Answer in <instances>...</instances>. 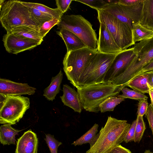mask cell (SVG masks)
<instances>
[{"instance_id":"obj_1","label":"cell","mask_w":153,"mask_h":153,"mask_svg":"<svg viewBox=\"0 0 153 153\" xmlns=\"http://www.w3.org/2000/svg\"><path fill=\"white\" fill-rule=\"evenodd\" d=\"M131 125L127 121L108 116L107 122L97 134L92 146L86 153H105L124 141Z\"/></svg>"},{"instance_id":"obj_2","label":"cell","mask_w":153,"mask_h":153,"mask_svg":"<svg viewBox=\"0 0 153 153\" xmlns=\"http://www.w3.org/2000/svg\"><path fill=\"white\" fill-rule=\"evenodd\" d=\"M0 10L1 23L7 33L26 27L39 31V26L32 19L28 7L21 1H5Z\"/></svg>"},{"instance_id":"obj_3","label":"cell","mask_w":153,"mask_h":153,"mask_svg":"<svg viewBox=\"0 0 153 153\" xmlns=\"http://www.w3.org/2000/svg\"><path fill=\"white\" fill-rule=\"evenodd\" d=\"M124 87L112 83L103 82L76 88L83 108L87 111L97 113L99 105L108 98L119 94Z\"/></svg>"},{"instance_id":"obj_4","label":"cell","mask_w":153,"mask_h":153,"mask_svg":"<svg viewBox=\"0 0 153 153\" xmlns=\"http://www.w3.org/2000/svg\"><path fill=\"white\" fill-rule=\"evenodd\" d=\"M133 48L136 56L122 73L111 81L116 85L125 87L143 67L153 59V37L135 43Z\"/></svg>"},{"instance_id":"obj_5","label":"cell","mask_w":153,"mask_h":153,"mask_svg":"<svg viewBox=\"0 0 153 153\" xmlns=\"http://www.w3.org/2000/svg\"><path fill=\"white\" fill-rule=\"evenodd\" d=\"M57 29L68 30L78 36L87 47L98 50L97 35L92 25L81 15H64L57 25Z\"/></svg>"},{"instance_id":"obj_6","label":"cell","mask_w":153,"mask_h":153,"mask_svg":"<svg viewBox=\"0 0 153 153\" xmlns=\"http://www.w3.org/2000/svg\"><path fill=\"white\" fill-rule=\"evenodd\" d=\"M116 54L97 51L88 63L80 77L79 86L104 82L106 74Z\"/></svg>"},{"instance_id":"obj_7","label":"cell","mask_w":153,"mask_h":153,"mask_svg":"<svg viewBox=\"0 0 153 153\" xmlns=\"http://www.w3.org/2000/svg\"><path fill=\"white\" fill-rule=\"evenodd\" d=\"M97 51L86 47L67 52L63 61V70L68 79L76 88L90 59Z\"/></svg>"},{"instance_id":"obj_8","label":"cell","mask_w":153,"mask_h":153,"mask_svg":"<svg viewBox=\"0 0 153 153\" xmlns=\"http://www.w3.org/2000/svg\"><path fill=\"white\" fill-rule=\"evenodd\" d=\"M100 23L105 25L122 50L134 45L132 28L114 16L102 10H97Z\"/></svg>"},{"instance_id":"obj_9","label":"cell","mask_w":153,"mask_h":153,"mask_svg":"<svg viewBox=\"0 0 153 153\" xmlns=\"http://www.w3.org/2000/svg\"><path fill=\"white\" fill-rule=\"evenodd\" d=\"M0 104V123L3 124H16L30 107L29 98L20 96L6 95Z\"/></svg>"},{"instance_id":"obj_10","label":"cell","mask_w":153,"mask_h":153,"mask_svg":"<svg viewBox=\"0 0 153 153\" xmlns=\"http://www.w3.org/2000/svg\"><path fill=\"white\" fill-rule=\"evenodd\" d=\"M144 1L132 6H126L118 3L108 4L102 10L114 16L132 28L133 24L140 22Z\"/></svg>"},{"instance_id":"obj_11","label":"cell","mask_w":153,"mask_h":153,"mask_svg":"<svg viewBox=\"0 0 153 153\" xmlns=\"http://www.w3.org/2000/svg\"><path fill=\"white\" fill-rule=\"evenodd\" d=\"M136 56L133 47L122 50L117 54L106 74L104 82L110 83L113 79L122 73Z\"/></svg>"},{"instance_id":"obj_12","label":"cell","mask_w":153,"mask_h":153,"mask_svg":"<svg viewBox=\"0 0 153 153\" xmlns=\"http://www.w3.org/2000/svg\"><path fill=\"white\" fill-rule=\"evenodd\" d=\"M2 41L6 51L10 53L16 54L31 50L39 45L36 42L13 33H7L4 35Z\"/></svg>"},{"instance_id":"obj_13","label":"cell","mask_w":153,"mask_h":153,"mask_svg":"<svg viewBox=\"0 0 153 153\" xmlns=\"http://www.w3.org/2000/svg\"><path fill=\"white\" fill-rule=\"evenodd\" d=\"M36 89L27 83H19L5 79H0V94L5 95H31Z\"/></svg>"},{"instance_id":"obj_14","label":"cell","mask_w":153,"mask_h":153,"mask_svg":"<svg viewBox=\"0 0 153 153\" xmlns=\"http://www.w3.org/2000/svg\"><path fill=\"white\" fill-rule=\"evenodd\" d=\"M97 48L98 51L108 54H116L122 51L106 26L102 23H100Z\"/></svg>"},{"instance_id":"obj_15","label":"cell","mask_w":153,"mask_h":153,"mask_svg":"<svg viewBox=\"0 0 153 153\" xmlns=\"http://www.w3.org/2000/svg\"><path fill=\"white\" fill-rule=\"evenodd\" d=\"M38 146L36 134L30 130L18 139L15 153H38Z\"/></svg>"},{"instance_id":"obj_16","label":"cell","mask_w":153,"mask_h":153,"mask_svg":"<svg viewBox=\"0 0 153 153\" xmlns=\"http://www.w3.org/2000/svg\"><path fill=\"white\" fill-rule=\"evenodd\" d=\"M62 91L63 94L60 98L64 105L81 113L83 108L78 92L67 84L63 85Z\"/></svg>"},{"instance_id":"obj_17","label":"cell","mask_w":153,"mask_h":153,"mask_svg":"<svg viewBox=\"0 0 153 153\" xmlns=\"http://www.w3.org/2000/svg\"><path fill=\"white\" fill-rule=\"evenodd\" d=\"M56 33L64 41L67 52L87 47L78 36L68 30L62 29L56 31Z\"/></svg>"},{"instance_id":"obj_18","label":"cell","mask_w":153,"mask_h":153,"mask_svg":"<svg viewBox=\"0 0 153 153\" xmlns=\"http://www.w3.org/2000/svg\"><path fill=\"white\" fill-rule=\"evenodd\" d=\"M63 74L61 70L51 79L49 85L44 90L43 95L49 101H53L61 90V84L63 79Z\"/></svg>"},{"instance_id":"obj_19","label":"cell","mask_w":153,"mask_h":153,"mask_svg":"<svg viewBox=\"0 0 153 153\" xmlns=\"http://www.w3.org/2000/svg\"><path fill=\"white\" fill-rule=\"evenodd\" d=\"M22 130L16 129L9 124H4L0 127V142L3 145L15 144V136Z\"/></svg>"},{"instance_id":"obj_20","label":"cell","mask_w":153,"mask_h":153,"mask_svg":"<svg viewBox=\"0 0 153 153\" xmlns=\"http://www.w3.org/2000/svg\"><path fill=\"white\" fill-rule=\"evenodd\" d=\"M148 80V74L147 72H146L137 76L127 84L125 87H129L133 90L143 94H148L149 93L147 85Z\"/></svg>"},{"instance_id":"obj_21","label":"cell","mask_w":153,"mask_h":153,"mask_svg":"<svg viewBox=\"0 0 153 153\" xmlns=\"http://www.w3.org/2000/svg\"><path fill=\"white\" fill-rule=\"evenodd\" d=\"M140 22L147 28L153 30V0H144Z\"/></svg>"},{"instance_id":"obj_22","label":"cell","mask_w":153,"mask_h":153,"mask_svg":"<svg viewBox=\"0 0 153 153\" xmlns=\"http://www.w3.org/2000/svg\"><path fill=\"white\" fill-rule=\"evenodd\" d=\"M132 36L134 43L153 37V30L142 25L140 22L132 25Z\"/></svg>"},{"instance_id":"obj_23","label":"cell","mask_w":153,"mask_h":153,"mask_svg":"<svg viewBox=\"0 0 153 153\" xmlns=\"http://www.w3.org/2000/svg\"><path fill=\"white\" fill-rule=\"evenodd\" d=\"M10 33H13L23 38L33 40L37 42L39 45L43 41V38L38 31L29 27L15 30Z\"/></svg>"},{"instance_id":"obj_24","label":"cell","mask_w":153,"mask_h":153,"mask_svg":"<svg viewBox=\"0 0 153 153\" xmlns=\"http://www.w3.org/2000/svg\"><path fill=\"white\" fill-rule=\"evenodd\" d=\"M98 127V125L95 123L88 131L71 144L76 146L88 143L90 144V147H91L95 141Z\"/></svg>"},{"instance_id":"obj_25","label":"cell","mask_w":153,"mask_h":153,"mask_svg":"<svg viewBox=\"0 0 153 153\" xmlns=\"http://www.w3.org/2000/svg\"><path fill=\"white\" fill-rule=\"evenodd\" d=\"M22 4L29 7L36 9L43 12L52 16L54 18H61L63 13L57 8H52L45 5L36 3L21 1Z\"/></svg>"},{"instance_id":"obj_26","label":"cell","mask_w":153,"mask_h":153,"mask_svg":"<svg viewBox=\"0 0 153 153\" xmlns=\"http://www.w3.org/2000/svg\"><path fill=\"white\" fill-rule=\"evenodd\" d=\"M125 98L114 96L110 97L102 102L99 106V109L101 113L114 111V108L122 101Z\"/></svg>"},{"instance_id":"obj_27","label":"cell","mask_w":153,"mask_h":153,"mask_svg":"<svg viewBox=\"0 0 153 153\" xmlns=\"http://www.w3.org/2000/svg\"><path fill=\"white\" fill-rule=\"evenodd\" d=\"M33 20L40 27L45 22L54 18L52 16L34 8L28 7Z\"/></svg>"},{"instance_id":"obj_28","label":"cell","mask_w":153,"mask_h":153,"mask_svg":"<svg viewBox=\"0 0 153 153\" xmlns=\"http://www.w3.org/2000/svg\"><path fill=\"white\" fill-rule=\"evenodd\" d=\"M121 91L122 94L118 95L117 97L139 100H147L148 98L147 96L145 94L126 87L123 88Z\"/></svg>"},{"instance_id":"obj_29","label":"cell","mask_w":153,"mask_h":153,"mask_svg":"<svg viewBox=\"0 0 153 153\" xmlns=\"http://www.w3.org/2000/svg\"><path fill=\"white\" fill-rule=\"evenodd\" d=\"M136 119L134 141L139 143L141 140L146 128L143 117L137 115Z\"/></svg>"},{"instance_id":"obj_30","label":"cell","mask_w":153,"mask_h":153,"mask_svg":"<svg viewBox=\"0 0 153 153\" xmlns=\"http://www.w3.org/2000/svg\"><path fill=\"white\" fill-rule=\"evenodd\" d=\"M61 18H54L53 19L44 23L40 27L39 31L43 38L53 27L59 23Z\"/></svg>"},{"instance_id":"obj_31","label":"cell","mask_w":153,"mask_h":153,"mask_svg":"<svg viewBox=\"0 0 153 153\" xmlns=\"http://www.w3.org/2000/svg\"><path fill=\"white\" fill-rule=\"evenodd\" d=\"M74 1L88 5L96 10H102L105 6L108 5L106 0H75Z\"/></svg>"},{"instance_id":"obj_32","label":"cell","mask_w":153,"mask_h":153,"mask_svg":"<svg viewBox=\"0 0 153 153\" xmlns=\"http://www.w3.org/2000/svg\"><path fill=\"white\" fill-rule=\"evenodd\" d=\"M45 138L50 149L51 153H57L58 148L62 143L56 140L53 135L50 134H46Z\"/></svg>"},{"instance_id":"obj_33","label":"cell","mask_w":153,"mask_h":153,"mask_svg":"<svg viewBox=\"0 0 153 153\" xmlns=\"http://www.w3.org/2000/svg\"><path fill=\"white\" fill-rule=\"evenodd\" d=\"M137 119L134 120L131 125L125 137L124 141L126 143L134 141Z\"/></svg>"},{"instance_id":"obj_34","label":"cell","mask_w":153,"mask_h":153,"mask_svg":"<svg viewBox=\"0 0 153 153\" xmlns=\"http://www.w3.org/2000/svg\"><path fill=\"white\" fill-rule=\"evenodd\" d=\"M72 0H56V5L60 10L64 14L69 8Z\"/></svg>"},{"instance_id":"obj_35","label":"cell","mask_w":153,"mask_h":153,"mask_svg":"<svg viewBox=\"0 0 153 153\" xmlns=\"http://www.w3.org/2000/svg\"><path fill=\"white\" fill-rule=\"evenodd\" d=\"M148 103L147 100H139L138 103L137 115L143 117L146 114L148 106Z\"/></svg>"},{"instance_id":"obj_36","label":"cell","mask_w":153,"mask_h":153,"mask_svg":"<svg viewBox=\"0 0 153 153\" xmlns=\"http://www.w3.org/2000/svg\"><path fill=\"white\" fill-rule=\"evenodd\" d=\"M145 116L148 122L153 135V106L149 104L148 106Z\"/></svg>"},{"instance_id":"obj_37","label":"cell","mask_w":153,"mask_h":153,"mask_svg":"<svg viewBox=\"0 0 153 153\" xmlns=\"http://www.w3.org/2000/svg\"><path fill=\"white\" fill-rule=\"evenodd\" d=\"M105 153H132L131 151L119 144Z\"/></svg>"},{"instance_id":"obj_38","label":"cell","mask_w":153,"mask_h":153,"mask_svg":"<svg viewBox=\"0 0 153 153\" xmlns=\"http://www.w3.org/2000/svg\"><path fill=\"white\" fill-rule=\"evenodd\" d=\"M144 0H118V3L126 6H132L140 4Z\"/></svg>"},{"instance_id":"obj_39","label":"cell","mask_w":153,"mask_h":153,"mask_svg":"<svg viewBox=\"0 0 153 153\" xmlns=\"http://www.w3.org/2000/svg\"><path fill=\"white\" fill-rule=\"evenodd\" d=\"M152 70H153V59L143 67L137 76L145 72Z\"/></svg>"},{"instance_id":"obj_40","label":"cell","mask_w":153,"mask_h":153,"mask_svg":"<svg viewBox=\"0 0 153 153\" xmlns=\"http://www.w3.org/2000/svg\"><path fill=\"white\" fill-rule=\"evenodd\" d=\"M149 76L148 83L151 86H153V70L146 71Z\"/></svg>"},{"instance_id":"obj_41","label":"cell","mask_w":153,"mask_h":153,"mask_svg":"<svg viewBox=\"0 0 153 153\" xmlns=\"http://www.w3.org/2000/svg\"><path fill=\"white\" fill-rule=\"evenodd\" d=\"M149 88V94L151 101V104L153 106V87L149 85L147 83Z\"/></svg>"},{"instance_id":"obj_42","label":"cell","mask_w":153,"mask_h":153,"mask_svg":"<svg viewBox=\"0 0 153 153\" xmlns=\"http://www.w3.org/2000/svg\"><path fill=\"white\" fill-rule=\"evenodd\" d=\"M144 153H153V152H151L149 150H146Z\"/></svg>"},{"instance_id":"obj_43","label":"cell","mask_w":153,"mask_h":153,"mask_svg":"<svg viewBox=\"0 0 153 153\" xmlns=\"http://www.w3.org/2000/svg\"><path fill=\"white\" fill-rule=\"evenodd\" d=\"M71 153H72V152H71Z\"/></svg>"},{"instance_id":"obj_44","label":"cell","mask_w":153,"mask_h":153,"mask_svg":"<svg viewBox=\"0 0 153 153\" xmlns=\"http://www.w3.org/2000/svg\"></svg>"}]
</instances>
